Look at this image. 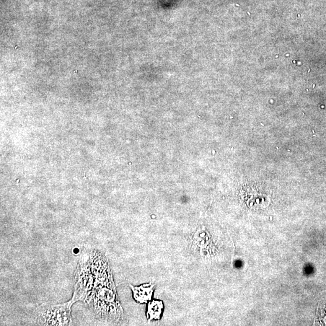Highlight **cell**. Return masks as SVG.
Returning <instances> with one entry per match:
<instances>
[{"label":"cell","mask_w":326,"mask_h":326,"mask_svg":"<svg viewBox=\"0 0 326 326\" xmlns=\"http://www.w3.org/2000/svg\"><path fill=\"white\" fill-rule=\"evenodd\" d=\"M81 262L87 279V293L84 302L101 320L122 323L125 320L107 258L95 251Z\"/></svg>","instance_id":"cell-1"},{"label":"cell","mask_w":326,"mask_h":326,"mask_svg":"<svg viewBox=\"0 0 326 326\" xmlns=\"http://www.w3.org/2000/svg\"><path fill=\"white\" fill-rule=\"evenodd\" d=\"M164 304L161 300H153L148 303L147 306L146 315L149 322L151 320H159L161 318Z\"/></svg>","instance_id":"cell-4"},{"label":"cell","mask_w":326,"mask_h":326,"mask_svg":"<svg viewBox=\"0 0 326 326\" xmlns=\"http://www.w3.org/2000/svg\"><path fill=\"white\" fill-rule=\"evenodd\" d=\"M77 292L70 301L58 305L43 304L38 308V323L47 326H67L72 323L71 311L72 304L81 298Z\"/></svg>","instance_id":"cell-2"},{"label":"cell","mask_w":326,"mask_h":326,"mask_svg":"<svg viewBox=\"0 0 326 326\" xmlns=\"http://www.w3.org/2000/svg\"><path fill=\"white\" fill-rule=\"evenodd\" d=\"M133 292V298L139 303H148L151 302L153 296L155 284L150 283L142 284L140 286L130 285Z\"/></svg>","instance_id":"cell-3"}]
</instances>
